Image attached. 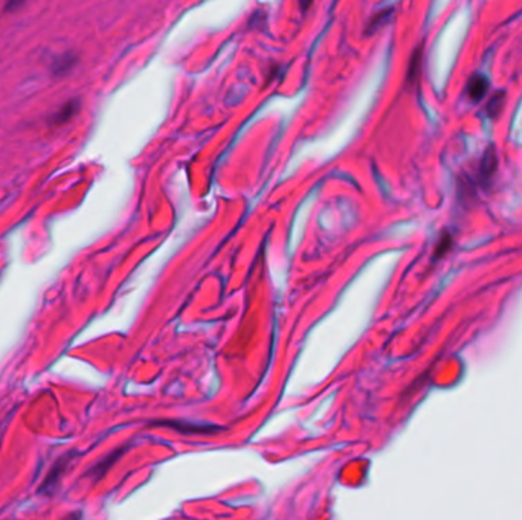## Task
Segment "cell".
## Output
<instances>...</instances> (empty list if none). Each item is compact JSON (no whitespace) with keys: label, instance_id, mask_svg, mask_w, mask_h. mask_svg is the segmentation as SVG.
<instances>
[{"label":"cell","instance_id":"cell-1","mask_svg":"<svg viewBox=\"0 0 522 520\" xmlns=\"http://www.w3.org/2000/svg\"><path fill=\"white\" fill-rule=\"evenodd\" d=\"M72 455H68V456H63V458H60L56 464L52 465L48 476L44 478L42 487L39 488V493H42V495H48V496H52V493H56L57 488H58V483L61 481V478L65 476V473L68 470V467L72 462Z\"/></svg>","mask_w":522,"mask_h":520},{"label":"cell","instance_id":"cell-2","mask_svg":"<svg viewBox=\"0 0 522 520\" xmlns=\"http://www.w3.org/2000/svg\"><path fill=\"white\" fill-rule=\"evenodd\" d=\"M125 452V447H121V449H116L115 452H112L110 455H107L106 458H103L100 462H96L94 467L89 470V473L86 474L87 478H91L94 482L100 481L104 474L109 472V469L112 467V465L118 461L121 458V455Z\"/></svg>","mask_w":522,"mask_h":520},{"label":"cell","instance_id":"cell-3","mask_svg":"<svg viewBox=\"0 0 522 520\" xmlns=\"http://www.w3.org/2000/svg\"><path fill=\"white\" fill-rule=\"evenodd\" d=\"M488 87H489L488 78L483 75H475L472 77L469 84H467V93H469L473 101H480L481 98H484L485 92H488Z\"/></svg>","mask_w":522,"mask_h":520},{"label":"cell","instance_id":"cell-4","mask_svg":"<svg viewBox=\"0 0 522 520\" xmlns=\"http://www.w3.org/2000/svg\"><path fill=\"white\" fill-rule=\"evenodd\" d=\"M78 110H79V101L78 100H70L65 105L60 107L58 112L53 113L51 121L53 124H65L72 118V116H75Z\"/></svg>","mask_w":522,"mask_h":520},{"label":"cell","instance_id":"cell-5","mask_svg":"<svg viewBox=\"0 0 522 520\" xmlns=\"http://www.w3.org/2000/svg\"><path fill=\"white\" fill-rule=\"evenodd\" d=\"M162 424L170 426V427H174V429H179V430H182V432H186V430L193 429V434H203V435H208V434H211V432H215V430H220V429H217V427L208 426V424H206V426L182 424V423H177V421H176V423H170V421H165V423H162ZM188 434H191V430H190V432H188Z\"/></svg>","mask_w":522,"mask_h":520},{"label":"cell","instance_id":"cell-6","mask_svg":"<svg viewBox=\"0 0 522 520\" xmlns=\"http://www.w3.org/2000/svg\"><path fill=\"white\" fill-rule=\"evenodd\" d=\"M75 57L72 56V53H65V56H61L56 63H53V74L56 75H65L66 72H69L72 67H74L75 65Z\"/></svg>","mask_w":522,"mask_h":520},{"label":"cell","instance_id":"cell-7","mask_svg":"<svg viewBox=\"0 0 522 520\" xmlns=\"http://www.w3.org/2000/svg\"><path fill=\"white\" fill-rule=\"evenodd\" d=\"M66 520H81V513H74L66 517Z\"/></svg>","mask_w":522,"mask_h":520}]
</instances>
